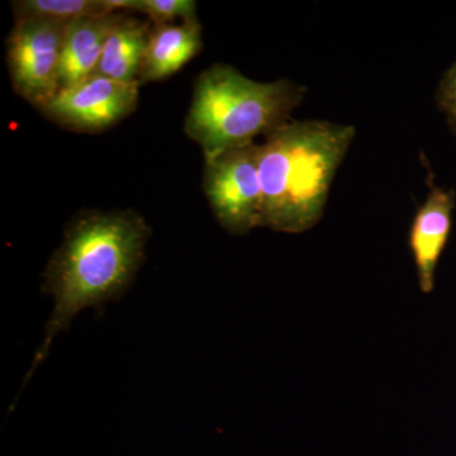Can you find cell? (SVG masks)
Masks as SVG:
<instances>
[{
	"instance_id": "cell-1",
	"label": "cell",
	"mask_w": 456,
	"mask_h": 456,
	"mask_svg": "<svg viewBox=\"0 0 456 456\" xmlns=\"http://www.w3.org/2000/svg\"><path fill=\"white\" fill-rule=\"evenodd\" d=\"M149 224L139 213L89 211L69 224L45 272L44 290L55 301L44 344L25 384L46 358L53 338L86 308L103 307L130 288L143 259Z\"/></svg>"
},
{
	"instance_id": "cell-2",
	"label": "cell",
	"mask_w": 456,
	"mask_h": 456,
	"mask_svg": "<svg viewBox=\"0 0 456 456\" xmlns=\"http://www.w3.org/2000/svg\"><path fill=\"white\" fill-rule=\"evenodd\" d=\"M355 134L353 126L290 121L265 137L259 145L263 227L303 233L316 226Z\"/></svg>"
},
{
	"instance_id": "cell-3",
	"label": "cell",
	"mask_w": 456,
	"mask_h": 456,
	"mask_svg": "<svg viewBox=\"0 0 456 456\" xmlns=\"http://www.w3.org/2000/svg\"><path fill=\"white\" fill-rule=\"evenodd\" d=\"M305 94V86L290 80L255 82L231 65L215 64L194 84L185 134L207 161L283 127Z\"/></svg>"
},
{
	"instance_id": "cell-4",
	"label": "cell",
	"mask_w": 456,
	"mask_h": 456,
	"mask_svg": "<svg viewBox=\"0 0 456 456\" xmlns=\"http://www.w3.org/2000/svg\"><path fill=\"white\" fill-rule=\"evenodd\" d=\"M203 189L216 220L231 235L263 227L259 145L227 150L207 160Z\"/></svg>"
},
{
	"instance_id": "cell-5",
	"label": "cell",
	"mask_w": 456,
	"mask_h": 456,
	"mask_svg": "<svg viewBox=\"0 0 456 456\" xmlns=\"http://www.w3.org/2000/svg\"><path fill=\"white\" fill-rule=\"evenodd\" d=\"M68 23L18 20L7 40L12 86L20 97L40 110L60 90V65Z\"/></svg>"
},
{
	"instance_id": "cell-6",
	"label": "cell",
	"mask_w": 456,
	"mask_h": 456,
	"mask_svg": "<svg viewBox=\"0 0 456 456\" xmlns=\"http://www.w3.org/2000/svg\"><path fill=\"white\" fill-rule=\"evenodd\" d=\"M139 82L123 83L94 74L60 89L40 112L68 130L95 134L112 127L136 110Z\"/></svg>"
},
{
	"instance_id": "cell-7",
	"label": "cell",
	"mask_w": 456,
	"mask_h": 456,
	"mask_svg": "<svg viewBox=\"0 0 456 456\" xmlns=\"http://www.w3.org/2000/svg\"><path fill=\"white\" fill-rule=\"evenodd\" d=\"M455 203L454 189L437 187L430 180L428 197L411 224L408 245L422 293L434 292L437 264L452 232Z\"/></svg>"
},
{
	"instance_id": "cell-8",
	"label": "cell",
	"mask_w": 456,
	"mask_h": 456,
	"mask_svg": "<svg viewBox=\"0 0 456 456\" xmlns=\"http://www.w3.org/2000/svg\"><path fill=\"white\" fill-rule=\"evenodd\" d=\"M202 49V27L198 20L152 27L140 84L160 82L179 71Z\"/></svg>"
},
{
	"instance_id": "cell-9",
	"label": "cell",
	"mask_w": 456,
	"mask_h": 456,
	"mask_svg": "<svg viewBox=\"0 0 456 456\" xmlns=\"http://www.w3.org/2000/svg\"><path fill=\"white\" fill-rule=\"evenodd\" d=\"M117 14L118 12L108 16L82 18L66 25L60 89L69 88L97 73L104 44Z\"/></svg>"
},
{
	"instance_id": "cell-10",
	"label": "cell",
	"mask_w": 456,
	"mask_h": 456,
	"mask_svg": "<svg viewBox=\"0 0 456 456\" xmlns=\"http://www.w3.org/2000/svg\"><path fill=\"white\" fill-rule=\"evenodd\" d=\"M151 29L149 22L128 16L127 12H118L108 33L95 74L117 82H139Z\"/></svg>"
},
{
	"instance_id": "cell-11",
	"label": "cell",
	"mask_w": 456,
	"mask_h": 456,
	"mask_svg": "<svg viewBox=\"0 0 456 456\" xmlns=\"http://www.w3.org/2000/svg\"><path fill=\"white\" fill-rule=\"evenodd\" d=\"M18 20H50L73 22L82 18L102 17L114 12L107 0H18L12 3Z\"/></svg>"
},
{
	"instance_id": "cell-12",
	"label": "cell",
	"mask_w": 456,
	"mask_h": 456,
	"mask_svg": "<svg viewBox=\"0 0 456 456\" xmlns=\"http://www.w3.org/2000/svg\"><path fill=\"white\" fill-rule=\"evenodd\" d=\"M131 11L146 14L155 26L170 25L178 18L182 22L198 20L193 0H132Z\"/></svg>"
},
{
	"instance_id": "cell-13",
	"label": "cell",
	"mask_w": 456,
	"mask_h": 456,
	"mask_svg": "<svg viewBox=\"0 0 456 456\" xmlns=\"http://www.w3.org/2000/svg\"><path fill=\"white\" fill-rule=\"evenodd\" d=\"M436 103L456 134V62L441 79L436 90Z\"/></svg>"
}]
</instances>
